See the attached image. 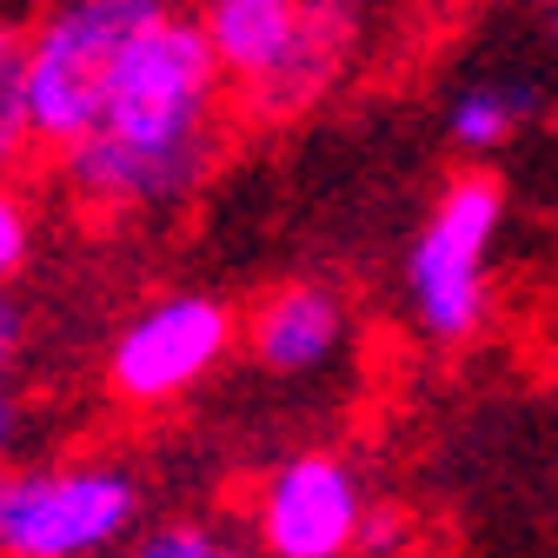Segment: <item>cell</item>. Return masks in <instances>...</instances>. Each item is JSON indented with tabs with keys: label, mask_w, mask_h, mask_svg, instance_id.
Wrapping results in <instances>:
<instances>
[{
	"label": "cell",
	"mask_w": 558,
	"mask_h": 558,
	"mask_svg": "<svg viewBox=\"0 0 558 558\" xmlns=\"http://www.w3.org/2000/svg\"><path fill=\"white\" fill-rule=\"evenodd\" d=\"M227 66L199 14L167 8L113 74L107 120L53 160L60 186L94 214L140 220L193 199L227 147Z\"/></svg>",
	"instance_id": "obj_1"
},
{
	"label": "cell",
	"mask_w": 558,
	"mask_h": 558,
	"mask_svg": "<svg viewBox=\"0 0 558 558\" xmlns=\"http://www.w3.org/2000/svg\"><path fill=\"white\" fill-rule=\"evenodd\" d=\"M167 8L173 0H53L27 27H14L34 154L60 160L107 120V94H113L126 47Z\"/></svg>",
	"instance_id": "obj_2"
},
{
	"label": "cell",
	"mask_w": 558,
	"mask_h": 558,
	"mask_svg": "<svg viewBox=\"0 0 558 558\" xmlns=\"http://www.w3.org/2000/svg\"><path fill=\"white\" fill-rule=\"evenodd\" d=\"M506 227V180L493 167H459L426 206L399 287L426 345H472L493 319V246Z\"/></svg>",
	"instance_id": "obj_3"
},
{
	"label": "cell",
	"mask_w": 558,
	"mask_h": 558,
	"mask_svg": "<svg viewBox=\"0 0 558 558\" xmlns=\"http://www.w3.org/2000/svg\"><path fill=\"white\" fill-rule=\"evenodd\" d=\"M147 532V485L113 459L14 465L0 485L8 558H120Z\"/></svg>",
	"instance_id": "obj_4"
},
{
	"label": "cell",
	"mask_w": 558,
	"mask_h": 558,
	"mask_svg": "<svg viewBox=\"0 0 558 558\" xmlns=\"http://www.w3.org/2000/svg\"><path fill=\"white\" fill-rule=\"evenodd\" d=\"M240 339V319L220 293H160L147 300L107 345V392L133 412H160L173 399H186L199 379H214Z\"/></svg>",
	"instance_id": "obj_5"
},
{
	"label": "cell",
	"mask_w": 558,
	"mask_h": 558,
	"mask_svg": "<svg viewBox=\"0 0 558 558\" xmlns=\"http://www.w3.org/2000/svg\"><path fill=\"white\" fill-rule=\"evenodd\" d=\"M366 512H373L366 472L332 446L287 452L253 485L246 506L266 558H360Z\"/></svg>",
	"instance_id": "obj_6"
},
{
	"label": "cell",
	"mask_w": 558,
	"mask_h": 558,
	"mask_svg": "<svg viewBox=\"0 0 558 558\" xmlns=\"http://www.w3.org/2000/svg\"><path fill=\"white\" fill-rule=\"evenodd\" d=\"M306 14L313 0H199V27L214 40L227 81L246 94V107H272L287 74L306 53Z\"/></svg>",
	"instance_id": "obj_7"
},
{
	"label": "cell",
	"mask_w": 558,
	"mask_h": 558,
	"mask_svg": "<svg viewBox=\"0 0 558 558\" xmlns=\"http://www.w3.org/2000/svg\"><path fill=\"white\" fill-rule=\"evenodd\" d=\"M345 339H353V313H345V293L326 287V279H287V287H272L246 319L253 366L279 373V379L326 373L345 353Z\"/></svg>",
	"instance_id": "obj_8"
},
{
	"label": "cell",
	"mask_w": 558,
	"mask_h": 558,
	"mask_svg": "<svg viewBox=\"0 0 558 558\" xmlns=\"http://www.w3.org/2000/svg\"><path fill=\"white\" fill-rule=\"evenodd\" d=\"M532 113H538V94L525 81H459L446 94V140L465 160H485L512 147Z\"/></svg>",
	"instance_id": "obj_9"
},
{
	"label": "cell",
	"mask_w": 558,
	"mask_h": 558,
	"mask_svg": "<svg viewBox=\"0 0 558 558\" xmlns=\"http://www.w3.org/2000/svg\"><path fill=\"white\" fill-rule=\"evenodd\" d=\"M120 558H266L259 538H240L220 519H154Z\"/></svg>",
	"instance_id": "obj_10"
},
{
	"label": "cell",
	"mask_w": 558,
	"mask_h": 558,
	"mask_svg": "<svg viewBox=\"0 0 558 558\" xmlns=\"http://www.w3.org/2000/svg\"><path fill=\"white\" fill-rule=\"evenodd\" d=\"M27 259H34V214H27V193L14 186V193H0V279L14 287Z\"/></svg>",
	"instance_id": "obj_11"
},
{
	"label": "cell",
	"mask_w": 558,
	"mask_h": 558,
	"mask_svg": "<svg viewBox=\"0 0 558 558\" xmlns=\"http://www.w3.org/2000/svg\"><path fill=\"white\" fill-rule=\"evenodd\" d=\"M405 551H412V512L373 499L366 532H360V558H405Z\"/></svg>",
	"instance_id": "obj_12"
},
{
	"label": "cell",
	"mask_w": 558,
	"mask_h": 558,
	"mask_svg": "<svg viewBox=\"0 0 558 558\" xmlns=\"http://www.w3.org/2000/svg\"><path fill=\"white\" fill-rule=\"evenodd\" d=\"M551 47H558V0H551Z\"/></svg>",
	"instance_id": "obj_13"
},
{
	"label": "cell",
	"mask_w": 558,
	"mask_h": 558,
	"mask_svg": "<svg viewBox=\"0 0 558 558\" xmlns=\"http://www.w3.org/2000/svg\"><path fill=\"white\" fill-rule=\"evenodd\" d=\"M173 8H199V0H173Z\"/></svg>",
	"instance_id": "obj_14"
}]
</instances>
